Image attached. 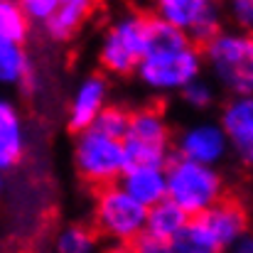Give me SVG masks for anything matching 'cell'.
Here are the masks:
<instances>
[{"label":"cell","instance_id":"ac0fdd59","mask_svg":"<svg viewBox=\"0 0 253 253\" xmlns=\"http://www.w3.org/2000/svg\"><path fill=\"white\" fill-rule=\"evenodd\" d=\"M27 153V133L20 118L7 121L0 126V172L15 169Z\"/></svg>","mask_w":253,"mask_h":253},{"label":"cell","instance_id":"30bf717a","mask_svg":"<svg viewBox=\"0 0 253 253\" xmlns=\"http://www.w3.org/2000/svg\"><path fill=\"white\" fill-rule=\"evenodd\" d=\"M197 224L209 234L219 251L226 253L241 236L249 234V211L236 199H221L209 211L197 216Z\"/></svg>","mask_w":253,"mask_h":253},{"label":"cell","instance_id":"8992f818","mask_svg":"<svg viewBox=\"0 0 253 253\" xmlns=\"http://www.w3.org/2000/svg\"><path fill=\"white\" fill-rule=\"evenodd\" d=\"M74 168L86 182L96 187L116 184L128 169L123 143L86 128L74 138Z\"/></svg>","mask_w":253,"mask_h":253},{"label":"cell","instance_id":"f1b7e54d","mask_svg":"<svg viewBox=\"0 0 253 253\" xmlns=\"http://www.w3.org/2000/svg\"><path fill=\"white\" fill-rule=\"evenodd\" d=\"M96 253H133V249H130V244H106Z\"/></svg>","mask_w":253,"mask_h":253},{"label":"cell","instance_id":"9c48e42d","mask_svg":"<svg viewBox=\"0 0 253 253\" xmlns=\"http://www.w3.org/2000/svg\"><path fill=\"white\" fill-rule=\"evenodd\" d=\"M229 143L224 130L216 121H199L187 126L174 138V158L204 165V168H219L229 158Z\"/></svg>","mask_w":253,"mask_h":253},{"label":"cell","instance_id":"83f0119b","mask_svg":"<svg viewBox=\"0 0 253 253\" xmlns=\"http://www.w3.org/2000/svg\"><path fill=\"white\" fill-rule=\"evenodd\" d=\"M226 253H253V239H251V234H246V236H241L231 249Z\"/></svg>","mask_w":253,"mask_h":253},{"label":"cell","instance_id":"2e32d148","mask_svg":"<svg viewBox=\"0 0 253 253\" xmlns=\"http://www.w3.org/2000/svg\"><path fill=\"white\" fill-rule=\"evenodd\" d=\"M187 224H189V216L182 209H177L169 199H165V202H160V204L148 209L145 231L143 234H148V236H153V239H158L163 244H169L174 236H179V231Z\"/></svg>","mask_w":253,"mask_h":253},{"label":"cell","instance_id":"8fae6325","mask_svg":"<svg viewBox=\"0 0 253 253\" xmlns=\"http://www.w3.org/2000/svg\"><path fill=\"white\" fill-rule=\"evenodd\" d=\"M226 135L229 150L251 168L253 163V98L251 96H231L221 108V121H216Z\"/></svg>","mask_w":253,"mask_h":253},{"label":"cell","instance_id":"6da1fadb","mask_svg":"<svg viewBox=\"0 0 253 253\" xmlns=\"http://www.w3.org/2000/svg\"><path fill=\"white\" fill-rule=\"evenodd\" d=\"M168 199L189 219L202 216L214 204L226 199V179L219 168H204L182 158H169L165 165Z\"/></svg>","mask_w":253,"mask_h":253},{"label":"cell","instance_id":"f546056e","mask_svg":"<svg viewBox=\"0 0 253 253\" xmlns=\"http://www.w3.org/2000/svg\"><path fill=\"white\" fill-rule=\"evenodd\" d=\"M2 189H5V174L0 172V192H2Z\"/></svg>","mask_w":253,"mask_h":253},{"label":"cell","instance_id":"4fadbf2b","mask_svg":"<svg viewBox=\"0 0 253 253\" xmlns=\"http://www.w3.org/2000/svg\"><path fill=\"white\" fill-rule=\"evenodd\" d=\"M133 202L150 209L168 199V184H165V169L155 168H128L121 179L116 182Z\"/></svg>","mask_w":253,"mask_h":253},{"label":"cell","instance_id":"3957f363","mask_svg":"<svg viewBox=\"0 0 253 253\" xmlns=\"http://www.w3.org/2000/svg\"><path fill=\"white\" fill-rule=\"evenodd\" d=\"M123 150L128 168L165 169L172 158V128L165 111L158 106H143L138 111H130Z\"/></svg>","mask_w":253,"mask_h":253},{"label":"cell","instance_id":"e0dca14e","mask_svg":"<svg viewBox=\"0 0 253 253\" xmlns=\"http://www.w3.org/2000/svg\"><path fill=\"white\" fill-rule=\"evenodd\" d=\"M184 47H192V44L179 30H174L172 25H168L153 12L145 15V54L179 52Z\"/></svg>","mask_w":253,"mask_h":253},{"label":"cell","instance_id":"52a82bcc","mask_svg":"<svg viewBox=\"0 0 253 253\" xmlns=\"http://www.w3.org/2000/svg\"><path fill=\"white\" fill-rule=\"evenodd\" d=\"M204 72V59L199 47H184L179 52L145 54L135 74L140 84L153 93H174L199 79Z\"/></svg>","mask_w":253,"mask_h":253},{"label":"cell","instance_id":"d4e9b609","mask_svg":"<svg viewBox=\"0 0 253 253\" xmlns=\"http://www.w3.org/2000/svg\"><path fill=\"white\" fill-rule=\"evenodd\" d=\"M224 12L234 22V30L251 32V27H253V2L251 0H231Z\"/></svg>","mask_w":253,"mask_h":253},{"label":"cell","instance_id":"cb8c5ba5","mask_svg":"<svg viewBox=\"0 0 253 253\" xmlns=\"http://www.w3.org/2000/svg\"><path fill=\"white\" fill-rule=\"evenodd\" d=\"M57 2L59 0H22L20 10L30 25H44L52 17V12L57 10Z\"/></svg>","mask_w":253,"mask_h":253},{"label":"cell","instance_id":"7a4b0ae2","mask_svg":"<svg viewBox=\"0 0 253 253\" xmlns=\"http://www.w3.org/2000/svg\"><path fill=\"white\" fill-rule=\"evenodd\" d=\"M204 64L211 69L214 79L231 91V96L253 93V37L241 30L216 32L202 49Z\"/></svg>","mask_w":253,"mask_h":253},{"label":"cell","instance_id":"484cf974","mask_svg":"<svg viewBox=\"0 0 253 253\" xmlns=\"http://www.w3.org/2000/svg\"><path fill=\"white\" fill-rule=\"evenodd\" d=\"M130 249H133V253H169L168 244H163V241H158V239H153L148 234H140L130 244Z\"/></svg>","mask_w":253,"mask_h":253},{"label":"cell","instance_id":"d6986e66","mask_svg":"<svg viewBox=\"0 0 253 253\" xmlns=\"http://www.w3.org/2000/svg\"><path fill=\"white\" fill-rule=\"evenodd\" d=\"M32 25L20 10V2L15 0H0V42L25 44L30 37Z\"/></svg>","mask_w":253,"mask_h":253},{"label":"cell","instance_id":"5b68a950","mask_svg":"<svg viewBox=\"0 0 253 253\" xmlns=\"http://www.w3.org/2000/svg\"><path fill=\"white\" fill-rule=\"evenodd\" d=\"M148 209L133 202L118 184L98 187L93 197V234L108 244H133L145 231Z\"/></svg>","mask_w":253,"mask_h":253},{"label":"cell","instance_id":"7402d4cb","mask_svg":"<svg viewBox=\"0 0 253 253\" xmlns=\"http://www.w3.org/2000/svg\"><path fill=\"white\" fill-rule=\"evenodd\" d=\"M128 123H130V111L123 108V106L108 103V106L96 116V121H93L91 128L98 130V133H103V135H108V138H113V140H121V143H123V138H126V133H128Z\"/></svg>","mask_w":253,"mask_h":253},{"label":"cell","instance_id":"4316f807","mask_svg":"<svg viewBox=\"0 0 253 253\" xmlns=\"http://www.w3.org/2000/svg\"><path fill=\"white\" fill-rule=\"evenodd\" d=\"M12 118H20V113H17L15 103H12V101H7V98H0V126H5V123H7V121H12Z\"/></svg>","mask_w":253,"mask_h":253},{"label":"cell","instance_id":"9a60e30c","mask_svg":"<svg viewBox=\"0 0 253 253\" xmlns=\"http://www.w3.org/2000/svg\"><path fill=\"white\" fill-rule=\"evenodd\" d=\"M0 86L35 88V67L25 44L0 42Z\"/></svg>","mask_w":253,"mask_h":253},{"label":"cell","instance_id":"ffe728a7","mask_svg":"<svg viewBox=\"0 0 253 253\" xmlns=\"http://www.w3.org/2000/svg\"><path fill=\"white\" fill-rule=\"evenodd\" d=\"M98 251V236L93 229L82 224L64 226L54 239V253H96Z\"/></svg>","mask_w":253,"mask_h":253},{"label":"cell","instance_id":"ba28073f","mask_svg":"<svg viewBox=\"0 0 253 253\" xmlns=\"http://www.w3.org/2000/svg\"><path fill=\"white\" fill-rule=\"evenodd\" d=\"M153 15L179 30L192 47H204L224 30V7L214 0H160Z\"/></svg>","mask_w":253,"mask_h":253},{"label":"cell","instance_id":"44dd1931","mask_svg":"<svg viewBox=\"0 0 253 253\" xmlns=\"http://www.w3.org/2000/svg\"><path fill=\"white\" fill-rule=\"evenodd\" d=\"M169 253H221L216 244L209 239V234L197 224V219H189V224L168 244Z\"/></svg>","mask_w":253,"mask_h":253},{"label":"cell","instance_id":"5bb4252c","mask_svg":"<svg viewBox=\"0 0 253 253\" xmlns=\"http://www.w3.org/2000/svg\"><path fill=\"white\" fill-rule=\"evenodd\" d=\"M93 5L88 0H59L52 17L42 25L47 37L54 42H67L79 35V30L88 22Z\"/></svg>","mask_w":253,"mask_h":253},{"label":"cell","instance_id":"277c9868","mask_svg":"<svg viewBox=\"0 0 253 253\" xmlns=\"http://www.w3.org/2000/svg\"><path fill=\"white\" fill-rule=\"evenodd\" d=\"M145 15L143 10H126L106 27L98 44V62L108 74H135L145 57Z\"/></svg>","mask_w":253,"mask_h":253},{"label":"cell","instance_id":"603a6c76","mask_svg":"<svg viewBox=\"0 0 253 253\" xmlns=\"http://www.w3.org/2000/svg\"><path fill=\"white\" fill-rule=\"evenodd\" d=\"M179 93H182V101L189 108H194V111H209L216 103V86L211 84L209 79H204V77H199L192 84H187Z\"/></svg>","mask_w":253,"mask_h":253},{"label":"cell","instance_id":"7c38bea8","mask_svg":"<svg viewBox=\"0 0 253 253\" xmlns=\"http://www.w3.org/2000/svg\"><path fill=\"white\" fill-rule=\"evenodd\" d=\"M108 106V79L103 74H88L84 77L69 103L67 123L74 133H82L93 126L96 116Z\"/></svg>","mask_w":253,"mask_h":253}]
</instances>
